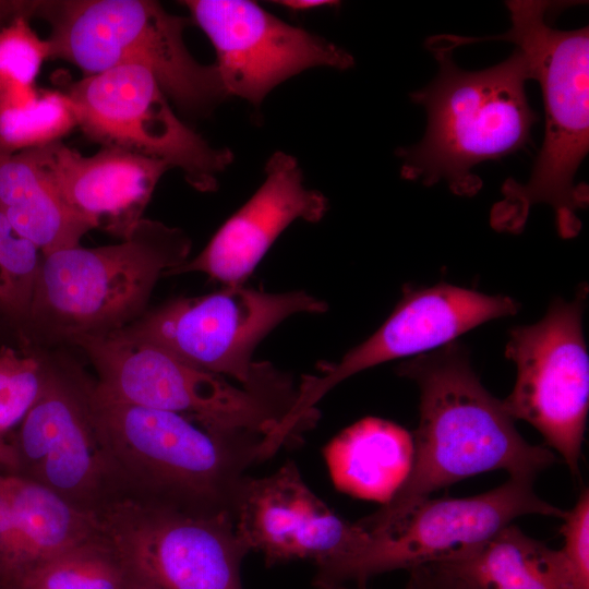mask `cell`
Listing matches in <instances>:
<instances>
[{"label":"cell","mask_w":589,"mask_h":589,"mask_svg":"<svg viewBox=\"0 0 589 589\" xmlns=\"http://www.w3.org/2000/svg\"><path fill=\"white\" fill-rule=\"evenodd\" d=\"M397 373L419 387L413 461L395 495L357 521L370 534L388 532L433 492L470 476L504 470L534 480L557 460L550 449L522 438L459 344L416 356L399 364Z\"/></svg>","instance_id":"obj_1"},{"label":"cell","mask_w":589,"mask_h":589,"mask_svg":"<svg viewBox=\"0 0 589 589\" xmlns=\"http://www.w3.org/2000/svg\"><path fill=\"white\" fill-rule=\"evenodd\" d=\"M550 1H507L512 26L481 38L456 36L457 47L498 40L512 43L527 58L542 91L545 132L526 183L507 179L490 221L498 231L520 232L532 205L553 207L558 233L573 238L581 228L577 211L588 204V187L575 184L589 148V28L560 31L549 23Z\"/></svg>","instance_id":"obj_2"},{"label":"cell","mask_w":589,"mask_h":589,"mask_svg":"<svg viewBox=\"0 0 589 589\" xmlns=\"http://www.w3.org/2000/svg\"><path fill=\"white\" fill-rule=\"evenodd\" d=\"M425 45L438 71L410 94L424 107L428 123L418 144L397 149L400 175L428 187L444 180L453 193L473 196L482 188L473 172L477 165L515 153L530 141L538 120L526 93L530 67L516 48L498 64L466 71L453 60L454 50L431 37Z\"/></svg>","instance_id":"obj_3"},{"label":"cell","mask_w":589,"mask_h":589,"mask_svg":"<svg viewBox=\"0 0 589 589\" xmlns=\"http://www.w3.org/2000/svg\"><path fill=\"white\" fill-rule=\"evenodd\" d=\"M89 404L112 470L136 479L151 500L236 522L262 436L214 431L180 413L111 400L93 382Z\"/></svg>","instance_id":"obj_4"},{"label":"cell","mask_w":589,"mask_h":589,"mask_svg":"<svg viewBox=\"0 0 589 589\" xmlns=\"http://www.w3.org/2000/svg\"><path fill=\"white\" fill-rule=\"evenodd\" d=\"M189 236L143 218L119 243L43 256L25 327L47 347L115 333L147 311L161 276L188 262Z\"/></svg>","instance_id":"obj_5"},{"label":"cell","mask_w":589,"mask_h":589,"mask_svg":"<svg viewBox=\"0 0 589 589\" xmlns=\"http://www.w3.org/2000/svg\"><path fill=\"white\" fill-rule=\"evenodd\" d=\"M34 15L51 26L50 58L93 75L123 64L147 68L184 113L208 115L228 97L215 64L199 62L184 44L192 20L149 0L37 1Z\"/></svg>","instance_id":"obj_6"},{"label":"cell","mask_w":589,"mask_h":589,"mask_svg":"<svg viewBox=\"0 0 589 589\" xmlns=\"http://www.w3.org/2000/svg\"><path fill=\"white\" fill-rule=\"evenodd\" d=\"M92 363L94 390L108 399L187 416L220 432L265 436L290 411L297 387L286 374L255 387L191 366L117 332L72 342Z\"/></svg>","instance_id":"obj_7"},{"label":"cell","mask_w":589,"mask_h":589,"mask_svg":"<svg viewBox=\"0 0 589 589\" xmlns=\"http://www.w3.org/2000/svg\"><path fill=\"white\" fill-rule=\"evenodd\" d=\"M326 310L325 301L304 291L273 293L240 284L205 296L171 299L117 333L196 369L255 387L285 374L269 362L252 360L259 342L293 314Z\"/></svg>","instance_id":"obj_8"},{"label":"cell","mask_w":589,"mask_h":589,"mask_svg":"<svg viewBox=\"0 0 589 589\" xmlns=\"http://www.w3.org/2000/svg\"><path fill=\"white\" fill-rule=\"evenodd\" d=\"M96 513L128 589H243L241 564L250 550L231 517L132 498Z\"/></svg>","instance_id":"obj_9"},{"label":"cell","mask_w":589,"mask_h":589,"mask_svg":"<svg viewBox=\"0 0 589 589\" xmlns=\"http://www.w3.org/2000/svg\"><path fill=\"white\" fill-rule=\"evenodd\" d=\"M92 141L166 161L200 192L218 188L233 153L214 147L173 111L145 67L123 64L84 76L64 92Z\"/></svg>","instance_id":"obj_10"},{"label":"cell","mask_w":589,"mask_h":589,"mask_svg":"<svg viewBox=\"0 0 589 589\" xmlns=\"http://www.w3.org/2000/svg\"><path fill=\"white\" fill-rule=\"evenodd\" d=\"M565 512L534 492L533 479L509 477L485 493L428 498L386 533L371 536L353 554L316 570L314 585L365 581L375 575L447 561L483 544L525 515L563 518Z\"/></svg>","instance_id":"obj_11"},{"label":"cell","mask_w":589,"mask_h":589,"mask_svg":"<svg viewBox=\"0 0 589 589\" xmlns=\"http://www.w3.org/2000/svg\"><path fill=\"white\" fill-rule=\"evenodd\" d=\"M587 286L572 301L556 299L542 320L514 327L505 356L516 364L512 393L502 400L513 419L534 426L579 473L589 404V358L582 333Z\"/></svg>","instance_id":"obj_12"},{"label":"cell","mask_w":589,"mask_h":589,"mask_svg":"<svg viewBox=\"0 0 589 589\" xmlns=\"http://www.w3.org/2000/svg\"><path fill=\"white\" fill-rule=\"evenodd\" d=\"M518 309L519 303L510 297L444 283L405 289L392 314L372 336L338 362L321 363L318 374L302 376L293 406L272 431V440L277 444L294 441L313 425L316 404L351 375L390 360L433 351L485 322L516 314Z\"/></svg>","instance_id":"obj_13"},{"label":"cell","mask_w":589,"mask_h":589,"mask_svg":"<svg viewBox=\"0 0 589 589\" xmlns=\"http://www.w3.org/2000/svg\"><path fill=\"white\" fill-rule=\"evenodd\" d=\"M211 40L229 96L255 108L279 84L313 68L347 70L353 57L333 41L288 24L249 0L181 2Z\"/></svg>","instance_id":"obj_14"},{"label":"cell","mask_w":589,"mask_h":589,"mask_svg":"<svg viewBox=\"0 0 589 589\" xmlns=\"http://www.w3.org/2000/svg\"><path fill=\"white\" fill-rule=\"evenodd\" d=\"M44 354L40 393L21 421L19 465L32 480L73 505L96 512V502L112 472L89 404L91 380L74 363Z\"/></svg>","instance_id":"obj_15"},{"label":"cell","mask_w":589,"mask_h":589,"mask_svg":"<svg viewBox=\"0 0 589 589\" xmlns=\"http://www.w3.org/2000/svg\"><path fill=\"white\" fill-rule=\"evenodd\" d=\"M235 525L249 550L261 552L268 564L311 560L316 569L370 540L358 522L344 520L309 488L291 460L266 477H250Z\"/></svg>","instance_id":"obj_16"},{"label":"cell","mask_w":589,"mask_h":589,"mask_svg":"<svg viewBox=\"0 0 589 589\" xmlns=\"http://www.w3.org/2000/svg\"><path fill=\"white\" fill-rule=\"evenodd\" d=\"M264 172L259 189L202 252L168 276L200 272L225 286L243 284L291 223H317L324 217L328 201L322 192L305 185L296 157L277 151L267 159Z\"/></svg>","instance_id":"obj_17"},{"label":"cell","mask_w":589,"mask_h":589,"mask_svg":"<svg viewBox=\"0 0 589 589\" xmlns=\"http://www.w3.org/2000/svg\"><path fill=\"white\" fill-rule=\"evenodd\" d=\"M65 203L94 229L128 237L143 214L163 175L164 160L116 146L83 156L61 141L35 148Z\"/></svg>","instance_id":"obj_18"},{"label":"cell","mask_w":589,"mask_h":589,"mask_svg":"<svg viewBox=\"0 0 589 589\" xmlns=\"http://www.w3.org/2000/svg\"><path fill=\"white\" fill-rule=\"evenodd\" d=\"M0 490L14 520V542L0 589H19L48 560L98 532L96 512L80 508L45 485L0 471Z\"/></svg>","instance_id":"obj_19"},{"label":"cell","mask_w":589,"mask_h":589,"mask_svg":"<svg viewBox=\"0 0 589 589\" xmlns=\"http://www.w3.org/2000/svg\"><path fill=\"white\" fill-rule=\"evenodd\" d=\"M413 453V437L406 429L366 417L337 434L324 457L338 490L384 505L406 481Z\"/></svg>","instance_id":"obj_20"},{"label":"cell","mask_w":589,"mask_h":589,"mask_svg":"<svg viewBox=\"0 0 589 589\" xmlns=\"http://www.w3.org/2000/svg\"><path fill=\"white\" fill-rule=\"evenodd\" d=\"M0 212L43 256L79 245L94 229L62 199L35 148L0 154Z\"/></svg>","instance_id":"obj_21"},{"label":"cell","mask_w":589,"mask_h":589,"mask_svg":"<svg viewBox=\"0 0 589 589\" xmlns=\"http://www.w3.org/2000/svg\"><path fill=\"white\" fill-rule=\"evenodd\" d=\"M437 564L476 589H568L557 550L514 524L473 550Z\"/></svg>","instance_id":"obj_22"},{"label":"cell","mask_w":589,"mask_h":589,"mask_svg":"<svg viewBox=\"0 0 589 589\" xmlns=\"http://www.w3.org/2000/svg\"><path fill=\"white\" fill-rule=\"evenodd\" d=\"M19 589H128L118 557L98 532L31 573Z\"/></svg>","instance_id":"obj_23"},{"label":"cell","mask_w":589,"mask_h":589,"mask_svg":"<svg viewBox=\"0 0 589 589\" xmlns=\"http://www.w3.org/2000/svg\"><path fill=\"white\" fill-rule=\"evenodd\" d=\"M77 127L72 104L65 93L40 91L26 105L0 107V154L43 147Z\"/></svg>","instance_id":"obj_24"},{"label":"cell","mask_w":589,"mask_h":589,"mask_svg":"<svg viewBox=\"0 0 589 589\" xmlns=\"http://www.w3.org/2000/svg\"><path fill=\"white\" fill-rule=\"evenodd\" d=\"M41 260L39 249L19 235L0 212V312L23 326Z\"/></svg>","instance_id":"obj_25"},{"label":"cell","mask_w":589,"mask_h":589,"mask_svg":"<svg viewBox=\"0 0 589 589\" xmlns=\"http://www.w3.org/2000/svg\"><path fill=\"white\" fill-rule=\"evenodd\" d=\"M21 14L0 27V92L35 88V80L45 60L50 58V44L40 38Z\"/></svg>","instance_id":"obj_26"},{"label":"cell","mask_w":589,"mask_h":589,"mask_svg":"<svg viewBox=\"0 0 589 589\" xmlns=\"http://www.w3.org/2000/svg\"><path fill=\"white\" fill-rule=\"evenodd\" d=\"M43 380V352L0 347V434L21 423L37 399Z\"/></svg>","instance_id":"obj_27"},{"label":"cell","mask_w":589,"mask_h":589,"mask_svg":"<svg viewBox=\"0 0 589 589\" xmlns=\"http://www.w3.org/2000/svg\"><path fill=\"white\" fill-rule=\"evenodd\" d=\"M557 550L568 589H589V491L584 489L574 507L565 512Z\"/></svg>","instance_id":"obj_28"},{"label":"cell","mask_w":589,"mask_h":589,"mask_svg":"<svg viewBox=\"0 0 589 589\" xmlns=\"http://www.w3.org/2000/svg\"><path fill=\"white\" fill-rule=\"evenodd\" d=\"M406 589H476L437 563L414 567Z\"/></svg>","instance_id":"obj_29"},{"label":"cell","mask_w":589,"mask_h":589,"mask_svg":"<svg viewBox=\"0 0 589 589\" xmlns=\"http://www.w3.org/2000/svg\"><path fill=\"white\" fill-rule=\"evenodd\" d=\"M36 4L37 1L0 0V27L21 14L34 16Z\"/></svg>","instance_id":"obj_30"},{"label":"cell","mask_w":589,"mask_h":589,"mask_svg":"<svg viewBox=\"0 0 589 589\" xmlns=\"http://www.w3.org/2000/svg\"><path fill=\"white\" fill-rule=\"evenodd\" d=\"M274 3L291 12H305L339 5V2L333 0H277Z\"/></svg>","instance_id":"obj_31"},{"label":"cell","mask_w":589,"mask_h":589,"mask_svg":"<svg viewBox=\"0 0 589 589\" xmlns=\"http://www.w3.org/2000/svg\"><path fill=\"white\" fill-rule=\"evenodd\" d=\"M0 467H19V458L15 446L8 444L3 434H0Z\"/></svg>","instance_id":"obj_32"},{"label":"cell","mask_w":589,"mask_h":589,"mask_svg":"<svg viewBox=\"0 0 589 589\" xmlns=\"http://www.w3.org/2000/svg\"><path fill=\"white\" fill-rule=\"evenodd\" d=\"M316 589H366L364 584H359L357 588H349L345 585H333V586H321L316 587Z\"/></svg>","instance_id":"obj_33"}]
</instances>
